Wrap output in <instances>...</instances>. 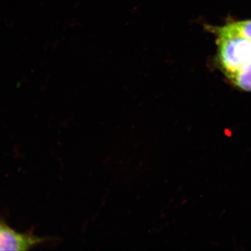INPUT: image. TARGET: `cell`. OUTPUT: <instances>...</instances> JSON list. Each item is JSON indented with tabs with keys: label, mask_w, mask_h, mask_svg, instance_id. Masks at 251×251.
Here are the masks:
<instances>
[{
	"label": "cell",
	"mask_w": 251,
	"mask_h": 251,
	"mask_svg": "<svg viewBox=\"0 0 251 251\" xmlns=\"http://www.w3.org/2000/svg\"><path fill=\"white\" fill-rule=\"evenodd\" d=\"M43 241L30 234L18 233L4 224H0V251H26Z\"/></svg>",
	"instance_id": "2"
},
{
	"label": "cell",
	"mask_w": 251,
	"mask_h": 251,
	"mask_svg": "<svg viewBox=\"0 0 251 251\" xmlns=\"http://www.w3.org/2000/svg\"><path fill=\"white\" fill-rule=\"evenodd\" d=\"M226 76L240 89L251 92V62L240 70L228 74Z\"/></svg>",
	"instance_id": "4"
},
{
	"label": "cell",
	"mask_w": 251,
	"mask_h": 251,
	"mask_svg": "<svg viewBox=\"0 0 251 251\" xmlns=\"http://www.w3.org/2000/svg\"><path fill=\"white\" fill-rule=\"evenodd\" d=\"M216 36L218 62L226 75L240 70L251 62V41L235 36Z\"/></svg>",
	"instance_id": "1"
},
{
	"label": "cell",
	"mask_w": 251,
	"mask_h": 251,
	"mask_svg": "<svg viewBox=\"0 0 251 251\" xmlns=\"http://www.w3.org/2000/svg\"><path fill=\"white\" fill-rule=\"evenodd\" d=\"M206 29L216 35L235 36L251 41V20L227 24L223 26H206Z\"/></svg>",
	"instance_id": "3"
}]
</instances>
